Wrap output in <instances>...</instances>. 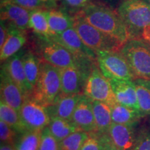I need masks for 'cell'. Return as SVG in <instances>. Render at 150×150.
<instances>
[{"instance_id":"6da1fadb","label":"cell","mask_w":150,"mask_h":150,"mask_svg":"<svg viewBox=\"0 0 150 150\" xmlns=\"http://www.w3.org/2000/svg\"><path fill=\"white\" fill-rule=\"evenodd\" d=\"M80 12L91 25L122 44L131 39L118 13L109 7L91 2Z\"/></svg>"},{"instance_id":"7a4b0ae2","label":"cell","mask_w":150,"mask_h":150,"mask_svg":"<svg viewBox=\"0 0 150 150\" xmlns=\"http://www.w3.org/2000/svg\"><path fill=\"white\" fill-rule=\"evenodd\" d=\"M117 12L131 39H142L144 32L150 29V6L145 0H123Z\"/></svg>"},{"instance_id":"3957f363","label":"cell","mask_w":150,"mask_h":150,"mask_svg":"<svg viewBox=\"0 0 150 150\" xmlns=\"http://www.w3.org/2000/svg\"><path fill=\"white\" fill-rule=\"evenodd\" d=\"M73 28L88 47L95 52H120L124 44L93 27L83 18L80 11L74 15Z\"/></svg>"},{"instance_id":"277c9868","label":"cell","mask_w":150,"mask_h":150,"mask_svg":"<svg viewBox=\"0 0 150 150\" xmlns=\"http://www.w3.org/2000/svg\"><path fill=\"white\" fill-rule=\"evenodd\" d=\"M134 79L150 80V43L142 39H131L120 50Z\"/></svg>"},{"instance_id":"5b68a950","label":"cell","mask_w":150,"mask_h":150,"mask_svg":"<svg viewBox=\"0 0 150 150\" xmlns=\"http://www.w3.org/2000/svg\"><path fill=\"white\" fill-rule=\"evenodd\" d=\"M61 93L59 69L45 61H40V74L31 97L45 106L54 103Z\"/></svg>"},{"instance_id":"8992f818","label":"cell","mask_w":150,"mask_h":150,"mask_svg":"<svg viewBox=\"0 0 150 150\" xmlns=\"http://www.w3.org/2000/svg\"><path fill=\"white\" fill-rule=\"evenodd\" d=\"M96 54L99 70L108 80H134L128 63L120 52L99 51Z\"/></svg>"},{"instance_id":"52a82bcc","label":"cell","mask_w":150,"mask_h":150,"mask_svg":"<svg viewBox=\"0 0 150 150\" xmlns=\"http://www.w3.org/2000/svg\"><path fill=\"white\" fill-rule=\"evenodd\" d=\"M83 94L93 101L106 103L110 106L117 102L110 81L102 74L97 63L94 65L86 81Z\"/></svg>"},{"instance_id":"ba28073f","label":"cell","mask_w":150,"mask_h":150,"mask_svg":"<svg viewBox=\"0 0 150 150\" xmlns=\"http://www.w3.org/2000/svg\"><path fill=\"white\" fill-rule=\"evenodd\" d=\"M38 38L39 53L43 61L59 69L76 65V56L68 50L50 38Z\"/></svg>"},{"instance_id":"9c48e42d","label":"cell","mask_w":150,"mask_h":150,"mask_svg":"<svg viewBox=\"0 0 150 150\" xmlns=\"http://www.w3.org/2000/svg\"><path fill=\"white\" fill-rule=\"evenodd\" d=\"M19 112L27 130H43L51 120L46 106L31 97L26 98Z\"/></svg>"},{"instance_id":"30bf717a","label":"cell","mask_w":150,"mask_h":150,"mask_svg":"<svg viewBox=\"0 0 150 150\" xmlns=\"http://www.w3.org/2000/svg\"><path fill=\"white\" fill-rule=\"evenodd\" d=\"M50 39L61 45L76 57H86L97 61L96 52L84 44L73 27L60 34L53 35Z\"/></svg>"},{"instance_id":"8fae6325","label":"cell","mask_w":150,"mask_h":150,"mask_svg":"<svg viewBox=\"0 0 150 150\" xmlns=\"http://www.w3.org/2000/svg\"><path fill=\"white\" fill-rule=\"evenodd\" d=\"M23 50L15 54L13 56L3 62L1 70L10 77L19 86L26 98L31 97L33 93V88L28 83L25 72H24L22 56Z\"/></svg>"},{"instance_id":"7c38bea8","label":"cell","mask_w":150,"mask_h":150,"mask_svg":"<svg viewBox=\"0 0 150 150\" xmlns=\"http://www.w3.org/2000/svg\"><path fill=\"white\" fill-rule=\"evenodd\" d=\"M92 102V99L82 94L72 118V121L81 130L89 134L98 132Z\"/></svg>"},{"instance_id":"4fadbf2b","label":"cell","mask_w":150,"mask_h":150,"mask_svg":"<svg viewBox=\"0 0 150 150\" xmlns=\"http://www.w3.org/2000/svg\"><path fill=\"white\" fill-rule=\"evenodd\" d=\"M61 75V93L65 95H81L87 77L76 66L59 69Z\"/></svg>"},{"instance_id":"5bb4252c","label":"cell","mask_w":150,"mask_h":150,"mask_svg":"<svg viewBox=\"0 0 150 150\" xmlns=\"http://www.w3.org/2000/svg\"><path fill=\"white\" fill-rule=\"evenodd\" d=\"M107 135L112 145L119 150H134L137 138L133 126L112 122Z\"/></svg>"},{"instance_id":"9a60e30c","label":"cell","mask_w":150,"mask_h":150,"mask_svg":"<svg viewBox=\"0 0 150 150\" xmlns=\"http://www.w3.org/2000/svg\"><path fill=\"white\" fill-rule=\"evenodd\" d=\"M31 11L16 4L7 2L1 5V20L22 31L29 29V18Z\"/></svg>"},{"instance_id":"2e32d148","label":"cell","mask_w":150,"mask_h":150,"mask_svg":"<svg viewBox=\"0 0 150 150\" xmlns=\"http://www.w3.org/2000/svg\"><path fill=\"white\" fill-rule=\"evenodd\" d=\"M81 95H65L60 93L54 103L47 106L50 117H59L72 120L73 113L76 108Z\"/></svg>"},{"instance_id":"e0dca14e","label":"cell","mask_w":150,"mask_h":150,"mask_svg":"<svg viewBox=\"0 0 150 150\" xmlns=\"http://www.w3.org/2000/svg\"><path fill=\"white\" fill-rule=\"evenodd\" d=\"M0 89L1 101L20 111L26 97L19 86L1 70Z\"/></svg>"},{"instance_id":"ac0fdd59","label":"cell","mask_w":150,"mask_h":150,"mask_svg":"<svg viewBox=\"0 0 150 150\" xmlns=\"http://www.w3.org/2000/svg\"><path fill=\"white\" fill-rule=\"evenodd\" d=\"M109 81L117 102L140 111L134 81L122 79Z\"/></svg>"},{"instance_id":"d6986e66","label":"cell","mask_w":150,"mask_h":150,"mask_svg":"<svg viewBox=\"0 0 150 150\" xmlns=\"http://www.w3.org/2000/svg\"><path fill=\"white\" fill-rule=\"evenodd\" d=\"M8 36L0 50V60L1 63L20 52L27 42L26 31H22L8 24Z\"/></svg>"},{"instance_id":"ffe728a7","label":"cell","mask_w":150,"mask_h":150,"mask_svg":"<svg viewBox=\"0 0 150 150\" xmlns=\"http://www.w3.org/2000/svg\"><path fill=\"white\" fill-rule=\"evenodd\" d=\"M46 16L53 35L60 34L73 27L74 18L63 9L55 8L46 10Z\"/></svg>"},{"instance_id":"44dd1931","label":"cell","mask_w":150,"mask_h":150,"mask_svg":"<svg viewBox=\"0 0 150 150\" xmlns=\"http://www.w3.org/2000/svg\"><path fill=\"white\" fill-rule=\"evenodd\" d=\"M112 122L133 126L142 117L140 111L117 102L111 106Z\"/></svg>"},{"instance_id":"7402d4cb","label":"cell","mask_w":150,"mask_h":150,"mask_svg":"<svg viewBox=\"0 0 150 150\" xmlns=\"http://www.w3.org/2000/svg\"><path fill=\"white\" fill-rule=\"evenodd\" d=\"M93 108L98 134H107L112 125L111 106L106 103L93 101Z\"/></svg>"},{"instance_id":"603a6c76","label":"cell","mask_w":150,"mask_h":150,"mask_svg":"<svg viewBox=\"0 0 150 150\" xmlns=\"http://www.w3.org/2000/svg\"><path fill=\"white\" fill-rule=\"evenodd\" d=\"M29 27L38 35V37L50 38L53 35L48 23L46 10L44 9L31 11Z\"/></svg>"},{"instance_id":"cb8c5ba5","label":"cell","mask_w":150,"mask_h":150,"mask_svg":"<svg viewBox=\"0 0 150 150\" xmlns=\"http://www.w3.org/2000/svg\"><path fill=\"white\" fill-rule=\"evenodd\" d=\"M22 63L27 81L33 91L40 74V60L32 51H27L22 56Z\"/></svg>"},{"instance_id":"d4e9b609","label":"cell","mask_w":150,"mask_h":150,"mask_svg":"<svg viewBox=\"0 0 150 150\" xmlns=\"http://www.w3.org/2000/svg\"><path fill=\"white\" fill-rule=\"evenodd\" d=\"M51 134L59 142H61L71 134L81 130L72 120L59 117H51L47 127Z\"/></svg>"},{"instance_id":"484cf974","label":"cell","mask_w":150,"mask_h":150,"mask_svg":"<svg viewBox=\"0 0 150 150\" xmlns=\"http://www.w3.org/2000/svg\"><path fill=\"white\" fill-rule=\"evenodd\" d=\"M0 119L19 134H22L27 130L22 122L20 112L2 101L0 102Z\"/></svg>"},{"instance_id":"4316f807","label":"cell","mask_w":150,"mask_h":150,"mask_svg":"<svg viewBox=\"0 0 150 150\" xmlns=\"http://www.w3.org/2000/svg\"><path fill=\"white\" fill-rule=\"evenodd\" d=\"M137 99L142 116L150 115V80L134 79Z\"/></svg>"},{"instance_id":"83f0119b","label":"cell","mask_w":150,"mask_h":150,"mask_svg":"<svg viewBox=\"0 0 150 150\" xmlns=\"http://www.w3.org/2000/svg\"><path fill=\"white\" fill-rule=\"evenodd\" d=\"M43 130H27L16 144V150H39Z\"/></svg>"},{"instance_id":"f1b7e54d","label":"cell","mask_w":150,"mask_h":150,"mask_svg":"<svg viewBox=\"0 0 150 150\" xmlns=\"http://www.w3.org/2000/svg\"><path fill=\"white\" fill-rule=\"evenodd\" d=\"M89 135L84 131H76L60 142V145L63 150H81Z\"/></svg>"},{"instance_id":"f546056e","label":"cell","mask_w":150,"mask_h":150,"mask_svg":"<svg viewBox=\"0 0 150 150\" xmlns=\"http://www.w3.org/2000/svg\"><path fill=\"white\" fill-rule=\"evenodd\" d=\"M59 0H9L12 2L29 11L36 9H49L58 8L57 1Z\"/></svg>"},{"instance_id":"4dcf8cb0","label":"cell","mask_w":150,"mask_h":150,"mask_svg":"<svg viewBox=\"0 0 150 150\" xmlns=\"http://www.w3.org/2000/svg\"><path fill=\"white\" fill-rule=\"evenodd\" d=\"M106 137V134L97 136V133H91L81 150H105Z\"/></svg>"},{"instance_id":"1f68e13d","label":"cell","mask_w":150,"mask_h":150,"mask_svg":"<svg viewBox=\"0 0 150 150\" xmlns=\"http://www.w3.org/2000/svg\"><path fill=\"white\" fill-rule=\"evenodd\" d=\"M39 150H63L60 142L51 134L48 127L43 129Z\"/></svg>"},{"instance_id":"d6a6232c","label":"cell","mask_w":150,"mask_h":150,"mask_svg":"<svg viewBox=\"0 0 150 150\" xmlns=\"http://www.w3.org/2000/svg\"><path fill=\"white\" fill-rule=\"evenodd\" d=\"M19 133L8 126L6 123L0 120V138L1 143L16 146L17 136Z\"/></svg>"},{"instance_id":"836d02e7","label":"cell","mask_w":150,"mask_h":150,"mask_svg":"<svg viewBox=\"0 0 150 150\" xmlns=\"http://www.w3.org/2000/svg\"><path fill=\"white\" fill-rule=\"evenodd\" d=\"M134 150H150V131L137 138Z\"/></svg>"},{"instance_id":"e575fe53","label":"cell","mask_w":150,"mask_h":150,"mask_svg":"<svg viewBox=\"0 0 150 150\" xmlns=\"http://www.w3.org/2000/svg\"><path fill=\"white\" fill-rule=\"evenodd\" d=\"M8 33V25L6 22L1 20L0 24V47H2L4 44Z\"/></svg>"},{"instance_id":"d590c367","label":"cell","mask_w":150,"mask_h":150,"mask_svg":"<svg viewBox=\"0 0 150 150\" xmlns=\"http://www.w3.org/2000/svg\"><path fill=\"white\" fill-rule=\"evenodd\" d=\"M105 150H119L117 148H116L115 146L112 145V142L110 141L109 137L106 134V148Z\"/></svg>"},{"instance_id":"8d00e7d4","label":"cell","mask_w":150,"mask_h":150,"mask_svg":"<svg viewBox=\"0 0 150 150\" xmlns=\"http://www.w3.org/2000/svg\"><path fill=\"white\" fill-rule=\"evenodd\" d=\"M0 150H16V146L8 145V144L1 143V148Z\"/></svg>"},{"instance_id":"74e56055","label":"cell","mask_w":150,"mask_h":150,"mask_svg":"<svg viewBox=\"0 0 150 150\" xmlns=\"http://www.w3.org/2000/svg\"><path fill=\"white\" fill-rule=\"evenodd\" d=\"M142 39L150 43V29H147V31H145L144 32V33L142 35Z\"/></svg>"},{"instance_id":"f35d334b","label":"cell","mask_w":150,"mask_h":150,"mask_svg":"<svg viewBox=\"0 0 150 150\" xmlns=\"http://www.w3.org/2000/svg\"><path fill=\"white\" fill-rule=\"evenodd\" d=\"M0 1H1V5H2L8 2L9 0H0Z\"/></svg>"},{"instance_id":"ab89813d","label":"cell","mask_w":150,"mask_h":150,"mask_svg":"<svg viewBox=\"0 0 150 150\" xmlns=\"http://www.w3.org/2000/svg\"><path fill=\"white\" fill-rule=\"evenodd\" d=\"M146 1H147V2L148 3V4L149 5V6H150V0H145Z\"/></svg>"}]
</instances>
